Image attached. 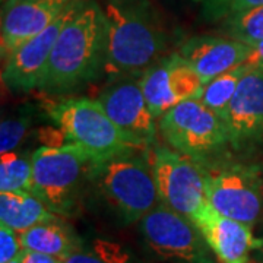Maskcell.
I'll return each instance as SVG.
<instances>
[{"label": "cell", "mask_w": 263, "mask_h": 263, "mask_svg": "<svg viewBox=\"0 0 263 263\" xmlns=\"http://www.w3.org/2000/svg\"><path fill=\"white\" fill-rule=\"evenodd\" d=\"M107 24L95 0H72L70 13L57 37L38 89L67 94L95 81L104 70Z\"/></svg>", "instance_id": "1"}, {"label": "cell", "mask_w": 263, "mask_h": 263, "mask_svg": "<svg viewBox=\"0 0 263 263\" xmlns=\"http://www.w3.org/2000/svg\"><path fill=\"white\" fill-rule=\"evenodd\" d=\"M104 73L111 81L143 73L165 51L168 34L151 0H107Z\"/></svg>", "instance_id": "2"}, {"label": "cell", "mask_w": 263, "mask_h": 263, "mask_svg": "<svg viewBox=\"0 0 263 263\" xmlns=\"http://www.w3.org/2000/svg\"><path fill=\"white\" fill-rule=\"evenodd\" d=\"M138 149L143 148L95 162L89 179L98 195L127 224L142 219L161 202L152 164L146 152Z\"/></svg>", "instance_id": "3"}, {"label": "cell", "mask_w": 263, "mask_h": 263, "mask_svg": "<svg viewBox=\"0 0 263 263\" xmlns=\"http://www.w3.org/2000/svg\"><path fill=\"white\" fill-rule=\"evenodd\" d=\"M94 164L91 155L73 143L59 148L41 146L32 154L31 192L56 215H72Z\"/></svg>", "instance_id": "4"}, {"label": "cell", "mask_w": 263, "mask_h": 263, "mask_svg": "<svg viewBox=\"0 0 263 263\" xmlns=\"http://www.w3.org/2000/svg\"><path fill=\"white\" fill-rule=\"evenodd\" d=\"M48 116L63 132L67 141L86 151L94 162L107 160L138 146L108 117L98 101L72 98L48 108Z\"/></svg>", "instance_id": "5"}, {"label": "cell", "mask_w": 263, "mask_h": 263, "mask_svg": "<svg viewBox=\"0 0 263 263\" xmlns=\"http://www.w3.org/2000/svg\"><path fill=\"white\" fill-rule=\"evenodd\" d=\"M160 130L170 146L202 164L231 146L224 119L199 100H186L161 117Z\"/></svg>", "instance_id": "6"}, {"label": "cell", "mask_w": 263, "mask_h": 263, "mask_svg": "<svg viewBox=\"0 0 263 263\" xmlns=\"http://www.w3.org/2000/svg\"><path fill=\"white\" fill-rule=\"evenodd\" d=\"M203 165L211 206L221 215L253 227L263 216V165L227 160Z\"/></svg>", "instance_id": "7"}, {"label": "cell", "mask_w": 263, "mask_h": 263, "mask_svg": "<svg viewBox=\"0 0 263 263\" xmlns=\"http://www.w3.org/2000/svg\"><path fill=\"white\" fill-rule=\"evenodd\" d=\"M151 164L161 203L196 224L211 206L205 165L164 146L154 148Z\"/></svg>", "instance_id": "8"}, {"label": "cell", "mask_w": 263, "mask_h": 263, "mask_svg": "<svg viewBox=\"0 0 263 263\" xmlns=\"http://www.w3.org/2000/svg\"><path fill=\"white\" fill-rule=\"evenodd\" d=\"M146 245L161 259L176 263H214L200 230L189 218L158 203L141 219Z\"/></svg>", "instance_id": "9"}, {"label": "cell", "mask_w": 263, "mask_h": 263, "mask_svg": "<svg viewBox=\"0 0 263 263\" xmlns=\"http://www.w3.org/2000/svg\"><path fill=\"white\" fill-rule=\"evenodd\" d=\"M141 88L155 119L162 117L174 105L186 100H197L203 82L196 72L174 53L160 59L141 73Z\"/></svg>", "instance_id": "10"}, {"label": "cell", "mask_w": 263, "mask_h": 263, "mask_svg": "<svg viewBox=\"0 0 263 263\" xmlns=\"http://www.w3.org/2000/svg\"><path fill=\"white\" fill-rule=\"evenodd\" d=\"M98 103L135 145L145 148L155 143V117L145 100L139 79L129 76L114 79L100 94Z\"/></svg>", "instance_id": "11"}, {"label": "cell", "mask_w": 263, "mask_h": 263, "mask_svg": "<svg viewBox=\"0 0 263 263\" xmlns=\"http://www.w3.org/2000/svg\"><path fill=\"white\" fill-rule=\"evenodd\" d=\"M221 117L227 124L233 149H247L262 143L263 69H247Z\"/></svg>", "instance_id": "12"}, {"label": "cell", "mask_w": 263, "mask_h": 263, "mask_svg": "<svg viewBox=\"0 0 263 263\" xmlns=\"http://www.w3.org/2000/svg\"><path fill=\"white\" fill-rule=\"evenodd\" d=\"M70 6L72 2L50 27L22 43L6 56L2 79L10 91L22 94L38 88L57 37L70 13Z\"/></svg>", "instance_id": "13"}, {"label": "cell", "mask_w": 263, "mask_h": 263, "mask_svg": "<svg viewBox=\"0 0 263 263\" xmlns=\"http://www.w3.org/2000/svg\"><path fill=\"white\" fill-rule=\"evenodd\" d=\"M72 0H5L2 6V54L15 48L56 21Z\"/></svg>", "instance_id": "14"}, {"label": "cell", "mask_w": 263, "mask_h": 263, "mask_svg": "<svg viewBox=\"0 0 263 263\" xmlns=\"http://www.w3.org/2000/svg\"><path fill=\"white\" fill-rule=\"evenodd\" d=\"M250 51V46L233 38L195 35L181 44L177 54L196 72L205 85L216 76L243 65Z\"/></svg>", "instance_id": "15"}, {"label": "cell", "mask_w": 263, "mask_h": 263, "mask_svg": "<svg viewBox=\"0 0 263 263\" xmlns=\"http://www.w3.org/2000/svg\"><path fill=\"white\" fill-rule=\"evenodd\" d=\"M195 226L200 230L218 263H250V254L262 241L254 238L252 227L218 214L212 206Z\"/></svg>", "instance_id": "16"}, {"label": "cell", "mask_w": 263, "mask_h": 263, "mask_svg": "<svg viewBox=\"0 0 263 263\" xmlns=\"http://www.w3.org/2000/svg\"><path fill=\"white\" fill-rule=\"evenodd\" d=\"M19 237L24 249L50 254L59 259H65L82 247L73 228L67 226L59 216L29 228L25 233L19 234Z\"/></svg>", "instance_id": "17"}, {"label": "cell", "mask_w": 263, "mask_h": 263, "mask_svg": "<svg viewBox=\"0 0 263 263\" xmlns=\"http://www.w3.org/2000/svg\"><path fill=\"white\" fill-rule=\"evenodd\" d=\"M53 218L56 214L29 190L0 192V221L19 234Z\"/></svg>", "instance_id": "18"}, {"label": "cell", "mask_w": 263, "mask_h": 263, "mask_svg": "<svg viewBox=\"0 0 263 263\" xmlns=\"http://www.w3.org/2000/svg\"><path fill=\"white\" fill-rule=\"evenodd\" d=\"M247 69L249 67L246 65H240L222 75L216 76L215 79L203 85L202 94L197 100L209 107L211 110H214L215 113L222 116L230 101L233 100L237 86L247 72Z\"/></svg>", "instance_id": "19"}, {"label": "cell", "mask_w": 263, "mask_h": 263, "mask_svg": "<svg viewBox=\"0 0 263 263\" xmlns=\"http://www.w3.org/2000/svg\"><path fill=\"white\" fill-rule=\"evenodd\" d=\"M219 32L250 47L263 40V5L221 21Z\"/></svg>", "instance_id": "20"}, {"label": "cell", "mask_w": 263, "mask_h": 263, "mask_svg": "<svg viewBox=\"0 0 263 263\" xmlns=\"http://www.w3.org/2000/svg\"><path fill=\"white\" fill-rule=\"evenodd\" d=\"M32 187V155L18 152L2 154L0 192H24Z\"/></svg>", "instance_id": "21"}, {"label": "cell", "mask_w": 263, "mask_h": 263, "mask_svg": "<svg viewBox=\"0 0 263 263\" xmlns=\"http://www.w3.org/2000/svg\"><path fill=\"white\" fill-rule=\"evenodd\" d=\"M263 0H202V18L208 22L224 21L235 13L262 6Z\"/></svg>", "instance_id": "22"}, {"label": "cell", "mask_w": 263, "mask_h": 263, "mask_svg": "<svg viewBox=\"0 0 263 263\" xmlns=\"http://www.w3.org/2000/svg\"><path fill=\"white\" fill-rule=\"evenodd\" d=\"M31 124V111L21 110V113L13 119L2 122L0 127V151L6 154L18 146L24 136L27 135L28 126Z\"/></svg>", "instance_id": "23"}, {"label": "cell", "mask_w": 263, "mask_h": 263, "mask_svg": "<svg viewBox=\"0 0 263 263\" xmlns=\"http://www.w3.org/2000/svg\"><path fill=\"white\" fill-rule=\"evenodd\" d=\"M24 247L21 243V237L8 226H0V263H10L16 260Z\"/></svg>", "instance_id": "24"}, {"label": "cell", "mask_w": 263, "mask_h": 263, "mask_svg": "<svg viewBox=\"0 0 263 263\" xmlns=\"http://www.w3.org/2000/svg\"><path fill=\"white\" fill-rule=\"evenodd\" d=\"M18 259L21 263H63L62 259H59V257L32 252V250H27V249L22 250V253H21Z\"/></svg>", "instance_id": "25"}, {"label": "cell", "mask_w": 263, "mask_h": 263, "mask_svg": "<svg viewBox=\"0 0 263 263\" xmlns=\"http://www.w3.org/2000/svg\"><path fill=\"white\" fill-rule=\"evenodd\" d=\"M63 263H111L108 260H105L103 256H97V254L91 253H85V252H81L78 250L75 253L69 254L67 257L62 259Z\"/></svg>", "instance_id": "26"}, {"label": "cell", "mask_w": 263, "mask_h": 263, "mask_svg": "<svg viewBox=\"0 0 263 263\" xmlns=\"http://www.w3.org/2000/svg\"><path fill=\"white\" fill-rule=\"evenodd\" d=\"M243 65L249 66V67L263 69V40L252 47V51H250V54Z\"/></svg>", "instance_id": "27"}, {"label": "cell", "mask_w": 263, "mask_h": 263, "mask_svg": "<svg viewBox=\"0 0 263 263\" xmlns=\"http://www.w3.org/2000/svg\"><path fill=\"white\" fill-rule=\"evenodd\" d=\"M10 263H21V262H19V259H16V260H12Z\"/></svg>", "instance_id": "28"}]
</instances>
